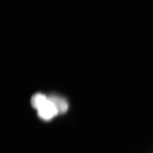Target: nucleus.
Instances as JSON below:
<instances>
[{
    "label": "nucleus",
    "mask_w": 153,
    "mask_h": 153,
    "mask_svg": "<svg viewBox=\"0 0 153 153\" xmlns=\"http://www.w3.org/2000/svg\"><path fill=\"white\" fill-rule=\"evenodd\" d=\"M37 110L39 117L45 120H50L58 114L55 105L48 98L47 101L42 105Z\"/></svg>",
    "instance_id": "f257e3e1"
},
{
    "label": "nucleus",
    "mask_w": 153,
    "mask_h": 153,
    "mask_svg": "<svg viewBox=\"0 0 153 153\" xmlns=\"http://www.w3.org/2000/svg\"><path fill=\"white\" fill-rule=\"evenodd\" d=\"M48 97L41 93H37L32 97L31 103L35 109H38L45 102L47 101Z\"/></svg>",
    "instance_id": "7ed1b4c3"
},
{
    "label": "nucleus",
    "mask_w": 153,
    "mask_h": 153,
    "mask_svg": "<svg viewBox=\"0 0 153 153\" xmlns=\"http://www.w3.org/2000/svg\"><path fill=\"white\" fill-rule=\"evenodd\" d=\"M49 100L55 105L58 114L66 112L68 109V103L65 98L60 96L52 94L48 96Z\"/></svg>",
    "instance_id": "f03ea898"
}]
</instances>
